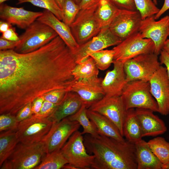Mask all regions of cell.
I'll return each instance as SVG.
<instances>
[{
    "label": "cell",
    "mask_w": 169,
    "mask_h": 169,
    "mask_svg": "<svg viewBox=\"0 0 169 169\" xmlns=\"http://www.w3.org/2000/svg\"><path fill=\"white\" fill-rule=\"evenodd\" d=\"M123 130V136L125 140L131 143L135 144L142 139L141 125L135 108L126 110Z\"/></svg>",
    "instance_id": "d4e9b609"
},
{
    "label": "cell",
    "mask_w": 169,
    "mask_h": 169,
    "mask_svg": "<svg viewBox=\"0 0 169 169\" xmlns=\"http://www.w3.org/2000/svg\"><path fill=\"white\" fill-rule=\"evenodd\" d=\"M27 2L49 11L60 20L62 21V10L59 7L55 0H25L18 2L17 4Z\"/></svg>",
    "instance_id": "d6a6232c"
},
{
    "label": "cell",
    "mask_w": 169,
    "mask_h": 169,
    "mask_svg": "<svg viewBox=\"0 0 169 169\" xmlns=\"http://www.w3.org/2000/svg\"><path fill=\"white\" fill-rule=\"evenodd\" d=\"M87 109L86 105L83 104L78 111L67 117L71 120L77 121L82 126L83 128L81 132L82 135L89 134L93 136H97L99 134L87 115Z\"/></svg>",
    "instance_id": "f546056e"
},
{
    "label": "cell",
    "mask_w": 169,
    "mask_h": 169,
    "mask_svg": "<svg viewBox=\"0 0 169 169\" xmlns=\"http://www.w3.org/2000/svg\"><path fill=\"white\" fill-rule=\"evenodd\" d=\"M79 10V5L73 0H64L62 21L69 26L75 20Z\"/></svg>",
    "instance_id": "e575fe53"
},
{
    "label": "cell",
    "mask_w": 169,
    "mask_h": 169,
    "mask_svg": "<svg viewBox=\"0 0 169 169\" xmlns=\"http://www.w3.org/2000/svg\"><path fill=\"white\" fill-rule=\"evenodd\" d=\"M20 41H13L4 39L0 37V50L14 49L19 44Z\"/></svg>",
    "instance_id": "60d3db41"
},
{
    "label": "cell",
    "mask_w": 169,
    "mask_h": 169,
    "mask_svg": "<svg viewBox=\"0 0 169 169\" xmlns=\"http://www.w3.org/2000/svg\"><path fill=\"white\" fill-rule=\"evenodd\" d=\"M46 154L43 140L30 144L19 142L12 154L0 166V169H34Z\"/></svg>",
    "instance_id": "3957f363"
},
{
    "label": "cell",
    "mask_w": 169,
    "mask_h": 169,
    "mask_svg": "<svg viewBox=\"0 0 169 169\" xmlns=\"http://www.w3.org/2000/svg\"><path fill=\"white\" fill-rule=\"evenodd\" d=\"M121 96L126 110L142 108L159 112L157 103L150 92L149 81L136 80L127 82Z\"/></svg>",
    "instance_id": "277c9868"
},
{
    "label": "cell",
    "mask_w": 169,
    "mask_h": 169,
    "mask_svg": "<svg viewBox=\"0 0 169 169\" xmlns=\"http://www.w3.org/2000/svg\"><path fill=\"white\" fill-rule=\"evenodd\" d=\"M76 64L59 36L31 52L0 50V114L15 115L38 97L54 90L71 91Z\"/></svg>",
    "instance_id": "6da1fadb"
},
{
    "label": "cell",
    "mask_w": 169,
    "mask_h": 169,
    "mask_svg": "<svg viewBox=\"0 0 169 169\" xmlns=\"http://www.w3.org/2000/svg\"><path fill=\"white\" fill-rule=\"evenodd\" d=\"M137 169H162L163 164L142 139L135 143Z\"/></svg>",
    "instance_id": "cb8c5ba5"
},
{
    "label": "cell",
    "mask_w": 169,
    "mask_h": 169,
    "mask_svg": "<svg viewBox=\"0 0 169 169\" xmlns=\"http://www.w3.org/2000/svg\"><path fill=\"white\" fill-rule=\"evenodd\" d=\"M119 9L109 0H100L95 15L102 28L109 27Z\"/></svg>",
    "instance_id": "4316f807"
},
{
    "label": "cell",
    "mask_w": 169,
    "mask_h": 169,
    "mask_svg": "<svg viewBox=\"0 0 169 169\" xmlns=\"http://www.w3.org/2000/svg\"><path fill=\"white\" fill-rule=\"evenodd\" d=\"M102 79L97 77L78 80L73 85L71 91L79 95L88 109L105 96L101 86Z\"/></svg>",
    "instance_id": "e0dca14e"
},
{
    "label": "cell",
    "mask_w": 169,
    "mask_h": 169,
    "mask_svg": "<svg viewBox=\"0 0 169 169\" xmlns=\"http://www.w3.org/2000/svg\"><path fill=\"white\" fill-rule=\"evenodd\" d=\"M100 0H81L79 4L80 10L92 8L98 5Z\"/></svg>",
    "instance_id": "ee69618b"
},
{
    "label": "cell",
    "mask_w": 169,
    "mask_h": 169,
    "mask_svg": "<svg viewBox=\"0 0 169 169\" xmlns=\"http://www.w3.org/2000/svg\"><path fill=\"white\" fill-rule=\"evenodd\" d=\"M58 105L45 100L40 111L36 115H33L40 118L48 117L53 113Z\"/></svg>",
    "instance_id": "74e56055"
},
{
    "label": "cell",
    "mask_w": 169,
    "mask_h": 169,
    "mask_svg": "<svg viewBox=\"0 0 169 169\" xmlns=\"http://www.w3.org/2000/svg\"><path fill=\"white\" fill-rule=\"evenodd\" d=\"M154 16L142 20L139 32L144 38H150L154 43V53L158 55L162 50L164 44L169 36V15L158 21Z\"/></svg>",
    "instance_id": "7c38bea8"
},
{
    "label": "cell",
    "mask_w": 169,
    "mask_h": 169,
    "mask_svg": "<svg viewBox=\"0 0 169 169\" xmlns=\"http://www.w3.org/2000/svg\"><path fill=\"white\" fill-rule=\"evenodd\" d=\"M112 49L114 60L124 63L142 54L154 53L155 45L151 39L143 38L139 32L122 41Z\"/></svg>",
    "instance_id": "30bf717a"
},
{
    "label": "cell",
    "mask_w": 169,
    "mask_h": 169,
    "mask_svg": "<svg viewBox=\"0 0 169 169\" xmlns=\"http://www.w3.org/2000/svg\"><path fill=\"white\" fill-rule=\"evenodd\" d=\"M31 105L32 102L27 104L16 115V118L19 122L28 119L33 115Z\"/></svg>",
    "instance_id": "ab89813d"
},
{
    "label": "cell",
    "mask_w": 169,
    "mask_h": 169,
    "mask_svg": "<svg viewBox=\"0 0 169 169\" xmlns=\"http://www.w3.org/2000/svg\"><path fill=\"white\" fill-rule=\"evenodd\" d=\"M62 168L64 169H76V168L73 166L68 163L64 165Z\"/></svg>",
    "instance_id": "681fc988"
},
{
    "label": "cell",
    "mask_w": 169,
    "mask_h": 169,
    "mask_svg": "<svg viewBox=\"0 0 169 169\" xmlns=\"http://www.w3.org/2000/svg\"><path fill=\"white\" fill-rule=\"evenodd\" d=\"M68 92L64 90H53L44 95V99L53 104L59 105Z\"/></svg>",
    "instance_id": "8d00e7d4"
},
{
    "label": "cell",
    "mask_w": 169,
    "mask_h": 169,
    "mask_svg": "<svg viewBox=\"0 0 169 169\" xmlns=\"http://www.w3.org/2000/svg\"><path fill=\"white\" fill-rule=\"evenodd\" d=\"M154 53L142 54L124 63L127 82L141 80L149 81L161 64Z\"/></svg>",
    "instance_id": "8992f818"
},
{
    "label": "cell",
    "mask_w": 169,
    "mask_h": 169,
    "mask_svg": "<svg viewBox=\"0 0 169 169\" xmlns=\"http://www.w3.org/2000/svg\"><path fill=\"white\" fill-rule=\"evenodd\" d=\"M162 169H169V162L163 165Z\"/></svg>",
    "instance_id": "816d5d0a"
},
{
    "label": "cell",
    "mask_w": 169,
    "mask_h": 169,
    "mask_svg": "<svg viewBox=\"0 0 169 169\" xmlns=\"http://www.w3.org/2000/svg\"><path fill=\"white\" fill-rule=\"evenodd\" d=\"M58 36L49 26L36 20L19 36V43L13 49L19 53L31 52L46 45Z\"/></svg>",
    "instance_id": "5b68a950"
},
{
    "label": "cell",
    "mask_w": 169,
    "mask_h": 169,
    "mask_svg": "<svg viewBox=\"0 0 169 169\" xmlns=\"http://www.w3.org/2000/svg\"><path fill=\"white\" fill-rule=\"evenodd\" d=\"M160 54V63L161 64H163L165 65L169 79V54L163 49L161 50Z\"/></svg>",
    "instance_id": "f6af8a7d"
},
{
    "label": "cell",
    "mask_w": 169,
    "mask_h": 169,
    "mask_svg": "<svg viewBox=\"0 0 169 169\" xmlns=\"http://www.w3.org/2000/svg\"><path fill=\"white\" fill-rule=\"evenodd\" d=\"M7 0H0V4L3 3L4 2ZM18 0V2H19L23 1L25 0Z\"/></svg>",
    "instance_id": "f5cc1de1"
},
{
    "label": "cell",
    "mask_w": 169,
    "mask_h": 169,
    "mask_svg": "<svg viewBox=\"0 0 169 169\" xmlns=\"http://www.w3.org/2000/svg\"><path fill=\"white\" fill-rule=\"evenodd\" d=\"M155 4L157 5V0H153Z\"/></svg>",
    "instance_id": "11a10c76"
},
{
    "label": "cell",
    "mask_w": 169,
    "mask_h": 169,
    "mask_svg": "<svg viewBox=\"0 0 169 169\" xmlns=\"http://www.w3.org/2000/svg\"><path fill=\"white\" fill-rule=\"evenodd\" d=\"M59 7L62 10L64 0H55Z\"/></svg>",
    "instance_id": "f907efd6"
},
{
    "label": "cell",
    "mask_w": 169,
    "mask_h": 169,
    "mask_svg": "<svg viewBox=\"0 0 169 169\" xmlns=\"http://www.w3.org/2000/svg\"><path fill=\"white\" fill-rule=\"evenodd\" d=\"M83 104L77 94L72 91L68 92L55 111L49 117L53 123L58 122L76 113Z\"/></svg>",
    "instance_id": "7402d4cb"
},
{
    "label": "cell",
    "mask_w": 169,
    "mask_h": 169,
    "mask_svg": "<svg viewBox=\"0 0 169 169\" xmlns=\"http://www.w3.org/2000/svg\"><path fill=\"white\" fill-rule=\"evenodd\" d=\"M87 114L99 135L111 137L121 141H126L117 126L108 118L88 109Z\"/></svg>",
    "instance_id": "603a6c76"
},
{
    "label": "cell",
    "mask_w": 169,
    "mask_h": 169,
    "mask_svg": "<svg viewBox=\"0 0 169 169\" xmlns=\"http://www.w3.org/2000/svg\"><path fill=\"white\" fill-rule=\"evenodd\" d=\"M42 12L25 10L23 7H13L2 3L0 5V18L2 20L25 29L37 20Z\"/></svg>",
    "instance_id": "ac0fdd59"
},
{
    "label": "cell",
    "mask_w": 169,
    "mask_h": 169,
    "mask_svg": "<svg viewBox=\"0 0 169 169\" xmlns=\"http://www.w3.org/2000/svg\"><path fill=\"white\" fill-rule=\"evenodd\" d=\"M119 9L137 10L134 0H109Z\"/></svg>",
    "instance_id": "f35d334b"
},
{
    "label": "cell",
    "mask_w": 169,
    "mask_h": 169,
    "mask_svg": "<svg viewBox=\"0 0 169 169\" xmlns=\"http://www.w3.org/2000/svg\"><path fill=\"white\" fill-rule=\"evenodd\" d=\"M19 123L15 115L8 113L0 114V132L17 129Z\"/></svg>",
    "instance_id": "d590c367"
},
{
    "label": "cell",
    "mask_w": 169,
    "mask_h": 169,
    "mask_svg": "<svg viewBox=\"0 0 169 169\" xmlns=\"http://www.w3.org/2000/svg\"><path fill=\"white\" fill-rule=\"evenodd\" d=\"M53 122L49 117L38 118L33 115L19 122L16 133L19 142L30 144L42 141L49 132Z\"/></svg>",
    "instance_id": "9c48e42d"
},
{
    "label": "cell",
    "mask_w": 169,
    "mask_h": 169,
    "mask_svg": "<svg viewBox=\"0 0 169 169\" xmlns=\"http://www.w3.org/2000/svg\"><path fill=\"white\" fill-rule=\"evenodd\" d=\"M147 143L153 153L163 164L169 162V142L163 137H156Z\"/></svg>",
    "instance_id": "4dcf8cb0"
},
{
    "label": "cell",
    "mask_w": 169,
    "mask_h": 169,
    "mask_svg": "<svg viewBox=\"0 0 169 169\" xmlns=\"http://www.w3.org/2000/svg\"><path fill=\"white\" fill-rule=\"evenodd\" d=\"M137 10L140 13L142 20L155 15L159 9L153 0H134Z\"/></svg>",
    "instance_id": "836d02e7"
},
{
    "label": "cell",
    "mask_w": 169,
    "mask_h": 169,
    "mask_svg": "<svg viewBox=\"0 0 169 169\" xmlns=\"http://www.w3.org/2000/svg\"><path fill=\"white\" fill-rule=\"evenodd\" d=\"M12 24L8 22L1 20L0 21V32L2 33L5 32L12 27Z\"/></svg>",
    "instance_id": "7dc6e473"
},
{
    "label": "cell",
    "mask_w": 169,
    "mask_h": 169,
    "mask_svg": "<svg viewBox=\"0 0 169 169\" xmlns=\"http://www.w3.org/2000/svg\"><path fill=\"white\" fill-rule=\"evenodd\" d=\"M88 109L99 113L111 120L123 136V124L127 110L121 96H105Z\"/></svg>",
    "instance_id": "5bb4252c"
},
{
    "label": "cell",
    "mask_w": 169,
    "mask_h": 169,
    "mask_svg": "<svg viewBox=\"0 0 169 169\" xmlns=\"http://www.w3.org/2000/svg\"><path fill=\"white\" fill-rule=\"evenodd\" d=\"M68 163L60 150L46 154L34 169H60Z\"/></svg>",
    "instance_id": "f1b7e54d"
},
{
    "label": "cell",
    "mask_w": 169,
    "mask_h": 169,
    "mask_svg": "<svg viewBox=\"0 0 169 169\" xmlns=\"http://www.w3.org/2000/svg\"><path fill=\"white\" fill-rule=\"evenodd\" d=\"M98 6L80 9L75 20L69 26L79 45L90 40L102 28L95 15Z\"/></svg>",
    "instance_id": "52a82bcc"
},
{
    "label": "cell",
    "mask_w": 169,
    "mask_h": 169,
    "mask_svg": "<svg viewBox=\"0 0 169 169\" xmlns=\"http://www.w3.org/2000/svg\"><path fill=\"white\" fill-rule=\"evenodd\" d=\"M99 69L93 59L89 56L76 64L73 74L76 81L88 79L98 77Z\"/></svg>",
    "instance_id": "83f0119b"
},
{
    "label": "cell",
    "mask_w": 169,
    "mask_h": 169,
    "mask_svg": "<svg viewBox=\"0 0 169 169\" xmlns=\"http://www.w3.org/2000/svg\"><path fill=\"white\" fill-rule=\"evenodd\" d=\"M136 115L140 124L142 137L155 136L165 133L166 125L161 119L154 114V111L145 108H136Z\"/></svg>",
    "instance_id": "44dd1931"
},
{
    "label": "cell",
    "mask_w": 169,
    "mask_h": 169,
    "mask_svg": "<svg viewBox=\"0 0 169 169\" xmlns=\"http://www.w3.org/2000/svg\"><path fill=\"white\" fill-rule=\"evenodd\" d=\"M37 20L52 28L73 52L79 48V45L75 40L70 27L49 11L44 9Z\"/></svg>",
    "instance_id": "ffe728a7"
},
{
    "label": "cell",
    "mask_w": 169,
    "mask_h": 169,
    "mask_svg": "<svg viewBox=\"0 0 169 169\" xmlns=\"http://www.w3.org/2000/svg\"><path fill=\"white\" fill-rule=\"evenodd\" d=\"M80 126L78 122L71 120L68 117L53 123L49 132L43 140L46 154L61 150L71 135L78 130Z\"/></svg>",
    "instance_id": "8fae6325"
},
{
    "label": "cell",
    "mask_w": 169,
    "mask_h": 169,
    "mask_svg": "<svg viewBox=\"0 0 169 169\" xmlns=\"http://www.w3.org/2000/svg\"></svg>",
    "instance_id": "9f6ffc18"
},
{
    "label": "cell",
    "mask_w": 169,
    "mask_h": 169,
    "mask_svg": "<svg viewBox=\"0 0 169 169\" xmlns=\"http://www.w3.org/2000/svg\"><path fill=\"white\" fill-rule=\"evenodd\" d=\"M45 100L44 96L38 97L32 102L31 108L33 115L37 114L40 111Z\"/></svg>",
    "instance_id": "7bdbcfd3"
},
{
    "label": "cell",
    "mask_w": 169,
    "mask_h": 169,
    "mask_svg": "<svg viewBox=\"0 0 169 169\" xmlns=\"http://www.w3.org/2000/svg\"><path fill=\"white\" fill-rule=\"evenodd\" d=\"M113 69L108 71L104 79L101 86L107 97L120 96L127 81L124 68V63L114 60Z\"/></svg>",
    "instance_id": "d6986e66"
},
{
    "label": "cell",
    "mask_w": 169,
    "mask_h": 169,
    "mask_svg": "<svg viewBox=\"0 0 169 169\" xmlns=\"http://www.w3.org/2000/svg\"><path fill=\"white\" fill-rule=\"evenodd\" d=\"M122 41L113 34L108 27L102 28L96 36L88 41L79 45L78 49L73 52L76 64L84 60L92 53L117 45Z\"/></svg>",
    "instance_id": "9a60e30c"
},
{
    "label": "cell",
    "mask_w": 169,
    "mask_h": 169,
    "mask_svg": "<svg viewBox=\"0 0 169 169\" xmlns=\"http://www.w3.org/2000/svg\"><path fill=\"white\" fill-rule=\"evenodd\" d=\"M162 49L169 54V39H167L164 42Z\"/></svg>",
    "instance_id": "c3c4849f"
},
{
    "label": "cell",
    "mask_w": 169,
    "mask_h": 169,
    "mask_svg": "<svg viewBox=\"0 0 169 169\" xmlns=\"http://www.w3.org/2000/svg\"><path fill=\"white\" fill-rule=\"evenodd\" d=\"M142 20L137 10L120 9L109 28L113 34L123 41L139 32Z\"/></svg>",
    "instance_id": "4fadbf2b"
},
{
    "label": "cell",
    "mask_w": 169,
    "mask_h": 169,
    "mask_svg": "<svg viewBox=\"0 0 169 169\" xmlns=\"http://www.w3.org/2000/svg\"><path fill=\"white\" fill-rule=\"evenodd\" d=\"M1 37L13 41H18L20 40L19 37L16 32L15 28L12 27L5 32L2 33Z\"/></svg>",
    "instance_id": "b9f144b4"
},
{
    "label": "cell",
    "mask_w": 169,
    "mask_h": 169,
    "mask_svg": "<svg viewBox=\"0 0 169 169\" xmlns=\"http://www.w3.org/2000/svg\"><path fill=\"white\" fill-rule=\"evenodd\" d=\"M77 4L79 5L81 0H73Z\"/></svg>",
    "instance_id": "db71d44e"
},
{
    "label": "cell",
    "mask_w": 169,
    "mask_h": 169,
    "mask_svg": "<svg viewBox=\"0 0 169 169\" xmlns=\"http://www.w3.org/2000/svg\"><path fill=\"white\" fill-rule=\"evenodd\" d=\"M16 131L14 129L0 132V166L12 154L19 142Z\"/></svg>",
    "instance_id": "484cf974"
},
{
    "label": "cell",
    "mask_w": 169,
    "mask_h": 169,
    "mask_svg": "<svg viewBox=\"0 0 169 169\" xmlns=\"http://www.w3.org/2000/svg\"><path fill=\"white\" fill-rule=\"evenodd\" d=\"M169 9V0H164V3L158 12L154 16L156 20L158 19L164 13Z\"/></svg>",
    "instance_id": "bcb514c9"
},
{
    "label": "cell",
    "mask_w": 169,
    "mask_h": 169,
    "mask_svg": "<svg viewBox=\"0 0 169 169\" xmlns=\"http://www.w3.org/2000/svg\"><path fill=\"white\" fill-rule=\"evenodd\" d=\"M60 150L68 163L76 169H91L95 156L87 152L84 137L78 130L71 135Z\"/></svg>",
    "instance_id": "ba28073f"
},
{
    "label": "cell",
    "mask_w": 169,
    "mask_h": 169,
    "mask_svg": "<svg viewBox=\"0 0 169 169\" xmlns=\"http://www.w3.org/2000/svg\"><path fill=\"white\" fill-rule=\"evenodd\" d=\"M150 92L156 101L159 113L169 114V79L166 67L160 65L149 81Z\"/></svg>",
    "instance_id": "2e32d148"
},
{
    "label": "cell",
    "mask_w": 169,
    "mask_h": 169,
    "mask_svg": "<svg viewBox=\"0 0 169 169\" xmlns=\"http://www.w3.org/2000/svg\"><path fill=\"white\" fill-rule=\"evenodd\" d=\"M114 52L111 50H102L90 54L89 56L95 61L99 69L104 70L107 69L113 63Z\"/></svg>",
    "instance_id": "1f68e13d"
},
{
    "label": "cell",
    "mask_w": 169,
    "mask_h": 169,
    "mask_svg": "<svg viewBox=\"0 0 169 169\" xmlns=\"http://www.w3.org/2000/svg\"><path fill=\"white\" fill-rule=\"evenodd\" d=\"M84 142L88 153L95 156L91 169H137L134 143L89 134L84 135Z\"/></svg>",
    "instance_id": "7a4b0ae2"
}]
</instances>
